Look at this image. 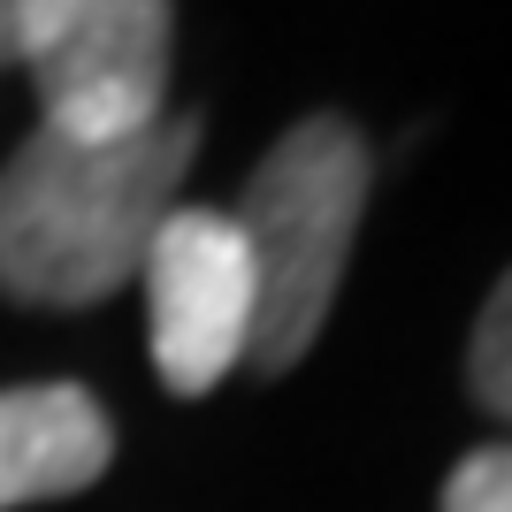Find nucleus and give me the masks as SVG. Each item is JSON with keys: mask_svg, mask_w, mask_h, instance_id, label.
Returning a JSON list of instances; mask_svg holds the SVG:
<instances>
[{"mask_svg": "<svg viewBox=\"0 0 512 512\" xmlns=\"http://www.w3.org/2000/svg\"><path fill=\"white\" fill-rule=\"evenodd\" d=\"M192 153V115H161L115 146H77L39 123L0 161V291L16 306L69 314L138 283L153 230L184 207Z\"/></svg>", "mask_w": 512, "mask_h": 512, "instance_id": "f257e3e1", "label": "nucleus"}, {"mask_svg": "<svg viewBox=\"0 0 512 512\" xmlns=\"http://www.w3.org/2000/svg\"><path fill=\"white\" fill-rule=\"evenodd\" d=\"M367 184H375V161L360 130L344 115H306L268 146L245 199L230 207L253 268V337H245L253 375H291L321 337L367 214Z\"/></svg>", "mask_w": 512, "mask_h": 512, "instance_id": "f03ea898", "label": "nucleus"}, {"mask_svg": "<svg viewBox=\"0 0 512 512\" xmlns=\"http://www.w3.org/2000/svg\"><path fill=\"white\" fill-rule=\"evenodd\" d=\"M169 0H23L8 69L31 77L46 130L77 146H115L169 115Z\"/></svg>", "mask_w": 512, "mask_h": 512, "instance_id": "7ed1b4c3", "label": "nucleus"}, {"mask_svg": "<svg viewBox=\"0 0 512 512\" xmlns=\"http://www.w3.org/2000/svg\"><path fill=\"white\" fill-rule=\"evenodd\" d=\"M146 337L153 367L176 398H207L230 367H245L253 337V268L222 207H169L146 245Z\"/></svg>", "mask_w": 512, "mask_h": 512, "instance_id": "20e7f679", "label": "nucleus"}, {"mask_svg": "<svg viewBox=\"0 0 512 512\" xmlns=\"http://www.w3.org/2000/svg\"><path fill=\"white\" fill-rule=\"evenodd\" d=\"M115 459V428L100 398L77 383L0 390V512L92 490Z\"/></svg>", "mask_w": 512, "mask_h": 512, "instance_id": "39448f33", "label": "nucleus"}, {"mask_svg": "<svg viewBox=\"0 0 512 512\" xmlns=\"http://www.w3.org/2000/svg\"><path fill=\"white\" fill-rule=\"evenodd\" d=\"M467 375H474V398H482L497 421H512V268L497 276L490 306H482V321H474Z\"/></svg>", "mask_w": 512, "mask_h": 512, "instance_id": "423d86ee", "label": "nucleus"}, {"mask_svg": "<svg viewBox=\"0 0 512 512\" xmlns=\"http://www.w3.org/2000/svg\"><path fill=\"white\" fill-rule=\"evenodd\" d=\"M444 512H512V444L467 451L444 482Z\"/></svg>", "mask_w": 512, "mask_h": 512, "instance_id": "0eeeda50", "label": "nucleus"}, {"mask_svg": "<svg viewBox=\"0 0 512 512\" xmlns=\"http://www.w3.org/2000/svg\"><path fill=\"white\" fill-rule=\"evenodd\" d=\"M16 8H23V0H0V69H8V31H16Z\"/></svg>", "mask_w": 512, "mask_h": 512, "instance_id": "6e6552de", "label": "nucleus"}]
</instances>
